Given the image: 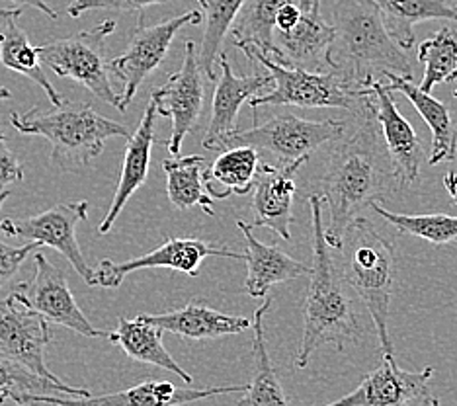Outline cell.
<instances>
[{"label":"cell","instance_id":"cell-1","mask_svg":"<svg viewBox=\"0 0 457 406\" xmlns=\"http://www.w3.org/2000/svg\"><path fill=\"white\" fill-rule=\"evenodd\" d=\"M319 186V195L328 203L325 241L332 250L340 248L342 235L356 217L373 203L387 200L397 187L381 141L371 88L361 106L352 112L345 135L332 145Z\"/></svg>","mask_w":457,"mask_h":406},{"label":"cell","instance_id":"cell-2","mask_svg":"<svg viewBox=\"0 0 457 406\" xmlns=\"http://www.w3.org/2000/svg\"><path fill=\"white\" fill-rule=\"evenodd\" d=\"M330 26L327 69L350 90L361 92L371 82H383L386 72L414 77L407 54L395 44L371 0H335Z\"/></svg>","mask_w":457,"mask_h":406},{"label":"cell","instance_id":"cell-3","mask_svg":"<svg viewBox=\"0 0 457 406\" xmlns=\"http://www.w3.org/2000/svg\"><path fill=\"white\" fill-rule=\"evenodd\" d=\"M311 227H313V266L309 274V287L303 301V336L299 342L295 368L303 369L313 352L323 344H335L342 352L348 342L360 336V322L348 295L335 256L325 241L323 197L311 195Z\"/></svg>","mask_w":457,"mask_h":406},{"label":"cell","instance_id":"cell-4","mask_svg":"<svg viewBox=\"0 0 457 406\" xmlns=\"http://www.w3.org/2000/svg\"><path fill=\"white\" fill-rule=\"evenodd\" d=\"M10 123L22 135H37L51 143V164L63 172H75L98 159L112 137L129 139L123 123L100 116L82 102H63L44 112L37 106L26 113L12 112Z\"/></svg>","mask_w":457,"mask_h":406},{"label":"cell","instance_id":"cell-5","mask_svg":"<svg viewBox=\"0 0 457 406\" xmlns=\"http://www.w3.org/2000/svg\"><path fill=\"white\" fill-rule=\"evenodd\" d=\"M338 272L363 301L376 325L383 353H395L389 336V309L397 281L395 246L366 215L356 217L342 235Z\"/></svg>","mask_w":457,"mask_h":406},{"label":"cell","instance_id":"cell-6","mask_svg":"<svg viewBox=\"0 0 457 406\" xmlns=\"http://www.w3.org/2000/svg\"><path fill=\"white\" fill-rule=\"evenodd\" d=\"M243 54L261 62L274 80V90L268 94H258L248 100V106L254 112L262 106H294V108H338L354 112L358 110L363 98L370 94V88L354 92L350 90L342 79L330 70H307L297 67L279 65L278 61L264 55L254 46H243Z\"/></svg>","mask_w":457,"mask_h":406},{"label":"cell","instance_id":"cell-7","mask_svg":"<svg viewBox=\"0 0 457 406\" xmlns=\"http://www.w3.org/2000/svg\"><path fill=\"white\" fill-rule=\"evenodd\" d=\"M116 31V20H104L92 29L51 39L37 47L39 61L61 79H71L95 94L102 102L118 108L120 94L112 87L106 39Z\"/></svg>","mask_w":457,"mask_h":406},{"label":"cell","instance_id":"cell-8","mask_svg":"<svg viewBox=\"0 0 457 406\" xmlns=\"http://www.w3.org/2000/svg\"><path fill=\"white\" fill-rule=\"evenodd\" d=\"M348 120L313 121L297 118L294 113H279L268 118L246 131H237L228 147L233 145H251L256 151L276 156V164H305L309 156L327 143H335L346 131Z\"/></svg>","mask_w":457,"mask_h":406},{"label":"cell","instance_id":"cell-9","mask_svg":"<svg viewBox=\"0 0 457 406\" xmlns=\"http://www.w3.org/2000/svg\"><path fill=\"white\" fill-rule=\"evenodd\" d=\"M51 340V325L26 303L16 287L0 297V361L28 375L61 383L46 363V348Z\"/></svg>","mask_w":457,"mask_h":406},{"label":"cell","instance_id":"cell-10","mask_svg":"<svg viewBox=\"0 0 457 406\" xmlns=\"http://www.w3.org/2000/svg\"><path fill=\"white\" fill-rule=\"evenodd\" d=\"M202 22L204 14L197 10L154 26L145 24V16L139 14V22L133 29L126 51L110 61V72L123 85L118 104L120 112H128L145 79H149L151 72L161 67L179 31L186 26H200Z\"/></svg>","mask_w":457,"mask_h":406},{"label":"cell","instance_id":"cell-11","mask_svg":"<svg viewBox=\"0 0 457 406\" xmlns=\"http://www.w3.org/2000/svg\"><path fill=\"white\" fill-rule=\"evenodd\" d=\"M88 202L57 203L51 210L26 219H4L0 221V231L8 236L28 238L29 243H39L57 250L67 262L77 269V274L95 287V269L82 256L77 241V227L88 219Z\"/></svg>","mask_w":457,"mask_h":406},{"label":"cell","instance_id":"cell-12","mask_svg":"<svg viewBox=\"0 0 457 406\" xmlns=\"http://www.w3.org/2000/svg\"><path fill=\"white\" fill-rule=\"evenodd\" d=\"M204 96L205 77L197 65V46L192 39H186L180 69L174 70L162 87L154 88L149 100L157 110V116L172 121V133L166 141L170 156L180 154L184 139L195 129L204 110Z\"/></svg>","mask_w":457,"mask_h":406},{"label":"cell","instance_id":"cell-13","mask_svg":"<svg viewBox=\"0 0 457 406\" xmlns=\"http://www.w3.org/2000/svg\"><path fill=\"white\" fill-rule=\"evenodd\" d=\"M223 256L233 260H245V253H233L225 246H215L202 241V238H169L159 248L151 253L137 256L128 262H112V260H100L95 269V287L118 289L123 279L139 269L151 268H169L174 272H182L190 278L200 276V266L205 258Z\"/></svg>","mask_w":457,"mask_h":406},{"label":"cell","instance_id":"cell-14","mask_svg":"<svg viewBox=\"0 0 457 406\" xmlns=\"http://www.w3.org/2000/svg\"><path fill=\"white\" fill-rule=\"evenodd\" d=\"M34 264L36 274L32 281L16 286L26 303L37 311L49 325L69 328L87 338H108L110 332L92 327V322L79 307L69 287L65 269L57 268L44 253H36Z\"/></svg>","mask_w":457,"mask_h":406},{"label":"cell","instance_id":"cell-15","mask_svg":"<svg viewBox=\"0 0 457 406\" xmlns=\"http://www.w3.org/2000/svg\"><path fill=\"white\" fill-rule=\"evenodd\" d=\"M246 385H228V387H207V389H188L176 387L170 381H143L131 389L100 394V397H51L41 393H26L20 397L18 404L41 402L54 406H180L195 401L212 399L217 394L243 393Z\"/></svg>","mask_w":457,"mask_h":406},{"label":"cell","instance_id":"cell-16","mask_svg":"<svg viewBox=\"0 0 457 406\" xmlns=\"http://www.w3.org/2000/svg\"><path fill=\"white\" fill-rule=\"evenodd\" d=\"M432 368L419 373L397 366L395 353H383L378 369L368 373L354 391L325 406H419L428 397Z\"/></svg>","mask_w":457,"mask_h":406},{"label":"cell","instance_id":"cell-17","mask_svg":"<svg viewBox=\"0 0 457 406\" xmlns=\"http://www.w3.org/2000/svg\"><path fill=\"white\" fill-rule=\"evenodd\" d=\"M368 88H371L381 141L387 151L395 180H397V187L404 190V187L417 182L420 176V166L424 161L422 143L412 125L401 116L397 104H395L386 85L376 80Z\"/></svg>","mask_w":457,"mask_h":406},{"label":"cell","instance_id":"cell-18","mask_svg":"<svg viewBox=\"0 0 457 406\" xmlns=\"http://www.w3.org/2000/svg\"><path fill=\"white\" fill-rule=\"evenodd\" d=\"M221 67V77L217 80L212 102V118L207 125L205 137L202 141L207 151H223L228 147L233 135L237 133V118L243 104L258 96L264 88L272 87L274 80L268 75H251L237 77L231 62L225 54L217 59Z\"/></svg>","mask_w":457,"mask_h":406},{"label":"cell","instance_id":"cell-19","mask_svg":"<svg viewBox=\"0 0 457 406\" xmlns=\"http://www.w3.org/2000/svg\"><path fill=\"white\" fill-rule=\"evenodd\" d=\"M295 164H261L254 178L253 197V228L264 227L279 235L284 241H292V221H294V195L297 186L294 182L295 172L301 169Z\"/></svg>","mask_w":457,"mask_h":406},{"label":"cell","instance_id":"cell-20","mask_svg":"<svg viewBox=\"0 0 457 406\" xmlns=\"http://www.w3.org/2000/svg\"><path fill=\"white\" fill-rule=\"evenodd\" d=\"M332 41V26L320 14V0L303 8L299 22L289 31H274V46L278 49L279 65L328 70L327 54Z\"/></svg>","mask_w":457,"mask_h":406},{"label":"cell","instance_id":"cell-21","mask_svg":"<svg viewBox=\"0 0 457 406\" xmlns=\"http://www.w3.org/2000/svg\"><path fill=\"white\" fill-rule=\"evenodd\" d=\"M238 231L243 233L246 243L245 262H246V279L245 291L254 299L266 297L272 286L286 284L299 278H309L311 266H305L299 260L286 254L279 246H270L258 241L253 235L251 223L238 219Z\"/></svg>","mask_w":457,"mask_h":406},{"label":"cell","instance_id":"cell-22","mask_svg":"<svg viewBox=\"0 0 457 406\" xmlns=\"http://www.w3.org/2000/svg\"><path fill=\"white\" fill-rule=\"evenodd\" d=\"M154 120H157V110H154V106L149 102L137 129H135V133L129 135L128 139L120 182L116 187V194H113L110 210L98 227L100 235H108L112 231L113 223H116V219L123 211V207L131 200V195L139 190L145 180H147L154 145Z\"/></svg>","mask_w":457,"mask_h":406},{"label":"cell","instance_id":"cell-23","mask_svg":"<svg viewBox=\"0 0 457 406\" xmlns=\"http://www.w3.org/2000/svg\"><path fill=\"white\" fill-rule=\"evenodd\" d=\"M151 325L159 327L162 332H172L184 340H215L231 335H241V332L251 330L253 319L225 315L205 305L202 299L190 301L188 305L161 312V315H141Z\"/></svg>","mask_w":457,"mask_h":406},{"label":"cell","instance_id":"cell-24","mask_svg":"<svg viewBox=\"0 0 457 406\" xmlns=\"http://www.w3.org/2000/svg\"><path fill=\"white\" fill-rule=\"evenodd\" d=\"M383 85L389 92H401L407 98L414 110L420 113V118L426 121L432 133V147L428 164L436 166L440 162H452L457 156V129L452 113L445 104L436 100L432 94L422 92L412 79L395 75V72H386L383 75Z\"/></svg>","mask_w":457,"mask_h":406},{"label":"cell","instance_id":"cell-25","mask_svg":"<svg viewBox=\"0 0 457 406\" xmlns=\"http://www.w3.org/2000/svg\"><path fill=\"white\" fill-rule=\"evenodd\" d=\"M108 340L126 352L128 358L141 363H151V366H157L164 371H170L174 375H179L186 385H192V375L184 368H180V363L164 348L162 330L151 325V322L145 320L141 315L135 319L120 317L118 328L110 332Z\"/></svg>","mask_w":457,"mask_h":406},{"label":"cell","instance_id":"cell-26","mask_svg":"<svg viewBox=\"0 0 457 406\" xmlns=\"http://www.w3.org/2000/svg\"><path fill=\"white\" fill-rule=\"evenodd\" d=\"M378 6L389 36L401 49L417 44L414 26L430 20H453L457 22V4L445 0H371Z\"/></svg>","mask_w":457,"mask_h":406},{"label":"cell","instance_id":"cell-27","mask_svg":"<svg viewBox=\"0 0 457 406\" xmlns=\"http://www.w3.org/2000/svg\"><path fill=\"white\" fill-rule=\"evenodd\" d=\"M272 307V299H266L264 303L254 311L253 317V358H254V377L253 383L246 385L243 391V399L238 401V406H292L286 394L284 385L279 383L274 363L270 360L266 348V330H264V317Z\"/></svg>","mask_w":457,"mask_h":406},{"label":"cell","instance_id":"cell-28","mask_svg":"<svg viewBox=\"0 0 457 406\" xmlns=\"http://www.w3.org/2000/svg\"><path fill=\"white\" fill-rule=\"evenodd\" d=\"M256 172L258 151L251 145H233L204 170L205 190L215 200H227L235 194L245 195L253 190Z\"/></svg>","mask_w":457,"mask_h":406},{"label":"cell","instance_id":"cell-29","mask_svg":"<svg viewBox=\"0 0 457 406\" xmlns=\"http://www.w3.org/2000/svg\"><path fill=\"white\" fill-rule=\"evenodd\" d=\"M162 169L166 172V194L176 210L186 211L200 207L210 217L215 215L213 200L204 182V170L207 169L205 156H169L162 162Z\"/></svg>","mask_w":457,"mask_h":406},{"label":"cell","instance_id":"cell-30","mask_svg":"<svg viewBox=\"0 0 457 406\" xmlns=\"http://www.w3.org/2000/svg\"><path fill=\"white\" fill-rule=\"evenodd\" d=\"M14 20L16 18L6 20V24L0 29V62L8 70H14L18 75H24L26 79H32L46 92L51 106H61L65 100L47 80L44 69H41L37 47L29 44L28 34Z\"/></svg>","mask_w":457,"mask_h":406},{"label":"cell","instance_id":"cell-31","mask_svg":"<svg viewBox=\"0 0 457 406\" xmlns=\"http://www.w3.org/2000/svg\"><path fill=\"white\" fill-rule=\"evenodd\" d=\"M287 3H303V0H246L241 12L231 26V36L235 46H254L270 59L278 57L274 46L276 14Z\"/></svg>","mask_w":457,"mask_h":406},{"label":"cell","instance_id":"cell-32","mask_svg":"<svg viewBox=\"0 0 457 406\" xmlns=\"http://www.w3.org/2000/svg\"><path fill=\"white\" fill-rule=\"evenodd\" d=\"M197 4L202 6L205 20L202 46L197 49V65H200L207 80H215V65L221 55L223 39L231 31V26L246 4V0H197Z\"/></svg>","mask_w":457,"mask_h":406},{"label":"cell","instance_id":"cell-33","mask_svg":"<svg viewBox=\"0 0 457 406\" xmlns=\"http://www.w3.org/2000/svg\"><path fill=\"white\" fill-rule=\"evenodd\" d=\"M419 61L424 65L420 82L422 92H432L436 85L457 79V34L452 28H442L434 37L419 46Z\"/></svg>","mask_w":457,"mask_h":406},{"label":"cell","instance_id":"cell-34","mask_svg":"<svg viewBox=\"0 0 457 406\" xmlns=\"http://www.w3.org/2000/svg\"><path fill=\"white\" fill-rule=\"evenodd\" d=\"M371 210L379 217L386 219L389 225L397 228L399 233L412 235L424 238L432 244H450L457 241V217L444 215V213H430V215H404L393 213L386 207L378 203L371 205Z\"/></svg>","mask_w":457,"mask_h":406},{"label":"cell","instance_id":"cell-35","mask_svg":"<svg viewBox=\"0 0 457 406\" xmlns=\"http://www.w3.org/2000/svg\"><path fill=\"white\" fill-rule=\"evenodd\" d=\"M47 391L65 393L69 397H90L88 389H77L63 381L55 383L44 377H37V375H28L24 371H18L6 366L4 361H0V404L6 401L20 402V397L26 393L46 394Z\"/></svg>","mask_w":457,"mask_h":406},{"label":"cell","instance_id":"cell-36","mask_svg":"<svg viewBox=\"0 0 457 406\" xmlns=\"http://www.w3.org/2000/svg\"><path fill=\"white\" fill-rule=\"evenodd\" d=\"M169 0H72L67 6L71 18H79L90 10H113V12H137L143 14L145 8L166 4Z\"/></svg>","mask_w":457,"mask_h":406},{"label":"cell","instance_id":"cell-37","mask_svg":"<svg viewBox=\"0 0 457 406\" xmlns=\"http://www.w3.org/2000/svg\"><path fill=\"white\" fill-rule=\"evenodd\" d=\"M39 243H28L24 246H8L0 243V287H4L10 279H12L18 269L22 268L24 260L34 253V250H41Z\"/></svg>","mask_w":457,"mask_h":406},{"label":"cell","instance_id":"cell-38","mask_svg":"<svg viewBox=\"0 0 457 406\" xmlns=\"http://www.w3.org/2000/svg\"><path fill=\"white\" fill-rule=\"evenodd\" d=\"M24 164L18 161V156L8 149L4 131L0 129V192L4 190L6 186L24 182Z\"/></svg>","mask_w":457,"mask_h":406},{"label":"cell","instance_id":"cell-39","mask_svg":"<svg viewBox=\"0 0 457 406\" xmlns=\"http://www.w3.org/2000/svg\"><path fill=\"white\" fill-rule=\"evenodd\" d=\"M301 14H303V8H301L299 3L284 4L276 14V31H289V29H292L301 20Z\"/></svg>","mask_w":457,"mask_h":406},{"label":"cell","instance_id":"cell-40","mask_svg":"<svg viewBox=\"0 0 457 406\" xmlns=\"http://www.w3.org/2000/svg\"><path fill=\"white\" fill-rule=\"evenodd\" d=\"M3 3H10V4H28V6H32V8L39 10V12H44V14L49 16L51 20H57V12L46 3V0H3Z\"/></svg>","mask_w":457,"mask_h":406},{"label":"cell","instance_id":"cell-41","mask_svg":"<svg viewBox=\"0 0 457 406\" xmlns=\"http://www.w3.org/2000/svg\"><path fill=\"white\" fill-rule=\"evenodd\" d=\"M444 187H445V192H448V195L452 197L453 205L457 207V172L450 170L444 176Z\"/></svg>","mask_w":457,"mask_h":406},{"label":"cell","instance_id":"cell-42","mask_svg":"<svg viewBox=\"0 0 457 406\" xmlns=\"http://www.w3.org/2000/svg\"><path fill=\"white\" fill-rule=\"evenodd\" d=\"M22 14H24L22 8H6V6H0V20L18 18V16H22Z\"/></svg>","mask_w":457,"mask_h":406},{"label":"cell","instance_id":"cell-43","mask_svg":"<svg viewBox=\"0 0 457 406\" xmlns=\"http://www.w3.org/2000/svg\"><path fill=\"white\" fill-rule=\"evenodd\" d=\"M440 402H438V399H434V397H430V394H428V397H426L419 406H438Z\"/></svg>","mask_w":457,"mask_h":406},{"label":"cell","instance_id":"cell-44","mask_svg":"<svg viewBox=\"0 0 457 406\" xmlns=\"http://www.w3.org/2000/svg\"><path fill=\"white\" fill-rule=\"evenodd\" d=\"M10 98H12V94H10V90L6 87H0V102L10 100Z\"/></svg>","mask_w":457,"mask_h":406},{"label":"cell","instance_id":"cell-45","mask_svg":"<svg viewBox=\"0 0 457 406\" xmlns=\"http://www.w3.org/2000/svg\"><path fill=\"white\" fill-rule=\"evenodd\" d=\"M8 197H10V190L0 192V210H3V205H4V202L8 200Z\"/></svg>","mask_w":457,"mask_h":406},{"label":"cell","instance_id":"cell-46","mask_svg":"<svg viewBox=\"0 0 457 406\" xmlns=\"http://www.w3.org/2000/svg\"><path fill=\"white\" fill-rule=\"evenodd\" d=\"M313 3H315V0H303V3H301V8H309Z\"/></svg>","mask_w":457,"mask_h":406},{"label":"cell","instance_id":"cell-47","mask_svg":"<svg viewBox=\"0 0 457 406\" xmlns=\"http://www.w3.org/2000/svg\"><path fill=\"white\" fill-rule=\"evenodd\" d=\"M453 96H455V98H457V88H455V92H453Z\"/></svg>","mask_w":457,"mask_h":406}]
</instances>
